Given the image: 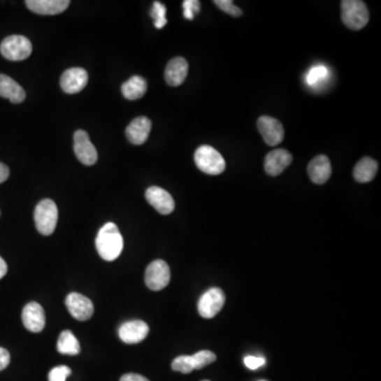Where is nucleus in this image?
Masks as SVG:
<instances>
[{"mask_svg":"<svg viewBox=\"0 0 381 381\" xmlns=\"http://www.w3.org/2000/svg\"><path fill=\"white\" fill-rule=\"evenodd\" d=\"M96 247L99 255L104 261H113L120 257L123 250V238L116 224L107 222L100 229L96 238Z\"/></svg>","mask_w":381,"mask_h":381,"instance_id":"nucleus-1","label":"nucleus"},{"mask_svg":"<svg viewBox=\"0 0 381 381\" xmlns=\"http://www.w3.org/2000/svg\"><path fill=\"white\" fill-rule=\"evenodd\" d=\"M342 22L351 30H361L370 20L368 7L360 0H343L341 3Z\"/></svg>","mask_w":381,"mask_h":381,"instance_id":"nucleus-2","label":"nucleus"},{"mask_svg":"<svg viewBox=\"0 0 381 381\" xmlns=\"http://www.w3.org/2000/svg\"><path fill=\"white\" fill-rule=\"evenodd\" d=\"M57 218H59V210L55 201L51 199H44L35 208V226L43 236H51L55 232Z\"/></svg>","mask_w":381,"mask_h":381,"instance_id":"nucleus-3","label":"nucleus"},{"mask_svg":"<svg viewBox=\"0 0 381 381\" xmlns=\"http://www.w3.org/2000/svg\"><path fill=\"white\" fill-rule=\"evenodd\" d=\"M197 168L208 175H220L226 170V161L220 152L209 145L197 148L194 155Z\"/></svg>","mask_w":381,"mask_h":381,"instance_id":"nucleus-4","label":"nucleus"},{"mask_svg":"<svg viewBox=\"0 0 381 381\" xmlns=\"http://www.w3.org/2000/svg\"><path fill=\"white\" fill-rule=\"evenodd\" d=\"M0 53L9 61H24L32 53V44L27 37L12 35L5 38L0 45Z\"/></svg>","mask_w":381,"mask_h":381,"instance_id":"nucleus-5","label":"nucleus"},{"mask_svg":"<svg viewBox=\"0 0 381 381\" xmlns=\"http://www.w3.org/2000/svg\"><path fill=\"white\" fill-rule=\"evenodd\" d=\"M170 267L162 259H156L148 266L145 271V284L150 290L159 292L170 283Z\"/></svg>","mask_w":381,"mask_h":381,"instance_id":"nucleus-6","label":"nucleus"},{"mask_svg":"<svg viewBox=\"0 0 381 381\" xmlns=\"http://www.w3.org/2000/svg\"><path fill=\"white\" fill-rule=\"evenodd\" d=\"M73 150L76 158L84 166H94L98 161V152L85 131H76L73 136Z\"/></svg>","mask_w":381,"mask_h":381,"instance_id":"nucleus-7","label":"nucleus"},{"mask_svg":"<svg viewBox=\"0 0 381 381\" xmlns=\"http://www.w3.org/2000/svg\"><path fill=\"white\" fill-rule=\"evenodd\" d=\"M226 296L220 288L207 290L199 301V312L203 318L212 319L222 310Z\"/></svg>","mask_w":381,"mask_h":381,"instance_id":"nucleus-8","label":"nucleus"},{"mask_svg":"<svg viewBox=\"0 0 381 381\" xmlns=\"http://www.w3.org/2000/svg\"><path fill=\"white\" fill-rule=\"evenodd\" d=\"M257 129L267 145L275 146L285 137L283 125L278 119L263 116L257 120Z\"/></svg>","mask_w":381,"mask_h":381,"instance_id":"nucleus-9","label":"nucleus"},{"mask_svg":"<svg viewBox=\"0 0 381 381\" xmlns=\"http://www.w3.org/2000/svg\"><path fill=\"white\" fill-rule=\"evenodd\" d=\"M68 312L76 320L87 321L94 315V308L90 299L78 292H71L66 298Z\"/></svg>","mask_w":381,"mask_h":381,"instance_id":"nucleus-10","label":"nucleus"},{"mask_svg":"<svg viewBox=\"0 0 381 381\" xmlns=\"http://www.w3.org/2000/svg\"><path fill=\"white\" fill-rule=\"evenodd\" d=\"M292 155L284 148L271 150L265 157L264 168L269 176H279L292 164Z\"/></svg>","mask_w":381,"mask_h":381,"instance_id":"nucleus-11","label":"nucleus"},{"mask_svg":"<svg viewBox=\"0 0 381 381\" xmlns=\"http://www.w3.org/2000/svg\"><path fill=\"white\" fill-rule=\"evenodd\" d=\"M87 83L88 73L83 68H70L61 76V87L66 94H78L86 87Z\"/></svg>","mask_w":381,"mask_h":381,"instance_id":"nucleus-12","label":"nucleus"},{"mask_svg":"<svg viewBox=\"0 0 381 381\" xmlns=\"http://www.w3.org/2000/svg\"><path fill=\"white\" fill-rule=\"evenodd\" d=\"M145 199L156 211L162 215H168L175 209V201L172 195L159 187H150L146 189Z\"/></svg>","mask_w":381,"mask_h":381,"instance_id":"nucleus-13","label":"nucleus"},{"mask_svg":"<svg viewBox=\"0 0 381 381\" xmlns=\"http://www.w3.org/2000/svg\"><path fill=\"white\" fill-rule=\"evenodd\" d=\"M24 326L32 333H41L46 325L44 308L36 302H30L24 306L22 315Z\"/></svg>","mask_w":381,"mask_h":381,"instance_id":"nucleus-14","label":"nucleus"},{"mask_svg":"<svg viewBox=\"0 0 381 381\" xmlns=\"http://www.w3.org/2000/svg\"><path fill=\"white\" fill-rule=\"evenodd\" d=\"M148 331H150V327L144 321H127L119 329V337L127 345H137L145 339Z\"/></svg>","mask_w":381,"mask_h":381,"instance_id":"nucleus-15","label":"nucleus"},{"mask_svg":"<svg viewBox=\"0 0 381 381\" xmlns=\"http://www.w3.org/2000/svg\"><path fill=\"white\" fill-rule=\"evenodd\" d=\"M68 0H27L26 6L33 13L40 15H57L69 7Z\"/></svg>","mask_w":381,"mask_h":381,"instance_id":"nucleus-16","label":"nucleus"},{"mask_svg":"<svg viewBox=\"0 0 381 381\" xmlns=\"http://www.w3.org/2000/svg\"><path fill=\"white\" fill-rule=\"evenodd\" d=\"M189 71V64L183 57H175L168 62L164 71L166 83L173 87L181 85L185 82Z\"/></svg>","mask_w":381,"mask_h":381,"instance_id":"nucleus-17","label":"nucleus"},{"mask_svg":"<svg viewBox=\"0 0 381 381\" xmlns=\"http://www.w3.org/2000/svg\"><path fill=\"white\" fill-rule=\"evenodd\" d=\"M308 173L312 182L323 185L326 182L331 175V164L329 157L319 155L308 164Z\"/></svg>","mask_w":381,"mask_h":381,"instance_id":"nucleus-18","label":"nucleus"},{"mask_svg":"<svg viewBox=\"0 0 381 381\" xmlns=\"http://www.w3.org/2000/svg\"><path fill=\"white\" fill-rule=\"evenodd\" d=\"M152 129V122L146 117H138L127 129V137L131 143L141 145L148 140Z\"/></svg>","mask_w":381,"mask_h":381,"instance_id":"nucleus-19","label":"nucleus"},{"mask_svg":"<svg viewBox=\"0 0 381 381\" xmlns=\"http://www.w3.org/2000/svg\"><path fill=\"white\" fill-rule=\"evenodd\" d=\"M0 96L8 99L14 104L24 102L26 92L22 86L6 74H0Z\"/></svg>","mask_w":381,"mask_h":381,"instance_id":"nucleus-20","label":"nucleus"},{"mask_svg":"<svg viewBox=\"0 0 381 381\" xmlns=\"http://www.w3.org/2000/svg\"><path fill=\"white\" fill-rule=\"evenodd\" d=\"M378 172V164L371 157H364L360 159L354 168L353 175L356 181L366 183L372 181Z\"/></svg>","mask_w":381,"mask_h":381,"instance_id":"nucleus-21","label":"nucleus"},{"mask_svg":"<svg viewBox=\"0 0 381 381\" xmlns=\"http://www.w3.org/2000/svg\"><path fill=\"white\" fill-rule=\"evenodd\" d=\"M121 90H122L123 96L127 100H139L146 94L148 83L142 76H134L129 81L123 84Z\"/></svg>","mask_w":381,"mask_h":381,"instance_id":"nucleus-22","label":"nucleus"},{"mask_svg":"<svg viewBox=\"0 0 381 381\" xmlns=\"http://www.w3.org/2000/svg\"><path fill=\"white\" fill-rule=\"evenodd\" d=\"M57 352L63 355L76 356L81 351L79 340L70 331H62L57 340Z\"/></svg>","mask_w":381,"mask_h":381,"instance_id":"nucleus-23","label":"nucleus"},{"mask_svg":"<svg viewBox=\"0 0 381 381\" xmlns=\"http://www.w3.org/2000/svg\"><path fill=\"white\" fill-rule=\"evenodd\" d=\"M166 6L162 5L159 1H155V3H152L150 16H152V20H154V24H155L156 28L162 29L168 24V20H166Z\"/></svg>","mask_w":381,"mask_h":381,"instance_id":"nucleus-24","label":"nucleus"},{"mask_svg":"<svg viewBox=\"0 0 381 381\" xmlns=\"http://www.w3.org/2000/svg\"><path fill=\"white\" fill-rule=\"evenodd\" d=\"M327 76H329V69L325 66H315L308 71L306 81H308V85H319V84L324 82L325 79H327Z\"/></svg>","mask_w":381,"mask_h":381,"instance_id":"nucleus-25","label":"nucleus"},{"mask_svg":"<svg viewBox=\"0 0 381 381\" xmlns=\"http://www.w3.org/2000/svg\"><path fill=\"white\" fill-rule=\"evenodd\" d=\"M192 357L193 366L194 370H201L209 364L216 361V355L211 351H201L199 353L191 356Z\"/></svg>","mask_w":381,"mask_h":381,"instance_id":"nucleus-26","label":"nucleus"},{"mask_svg":"<svg viewBox=\"0 0 381 381\" xmlns=\"http://www.w3.org/2000/svg\"><path fill=\"white\" fill-rule=\"evenodd\" d=\"M172 368L175 372L182 373V374H189L194 371L192 357L191 356L182 355L175 358L172 362Z\"/></svg>","mask_w":381,"mask_h":381,"instance_id":"nucleus-27","label":"nucleus"},{"mask_svg":"<svg viewBox=\"0 0 381 381\" xmlns=\"http://www.w3.org/2000/svg\"><path fill=\"white\" fill-rule=\"evenodd\" d=\"M214 5H216V7L220 8L224 13L234 16V17H238V16L243 15L242 10H240V8L236 7L231 0H215V1H214Z\"/></svg>","mask_w":381,"mask_h":381,"instance_id":"nucleus-28","label":"nucleus"},{"mask_svg":"<svg viewBox=\"0 0 381 381\" xmlns=\"http://www.w3.org/2000/svg\"><path fill=\"white\" fill-rule=\"evenodd\" d=\"M183 15L187 20H192L201 11V3L197 0H185L182 3Z\"/></svg>","mask_w":381,"mask_h":381,"instance_id":"nucleus-29","label":"nucleus"},{"mask_svg":"<svg viewBox=\"0 0 381 381\" xmlns=\"http://www.w3.org/2000/svg\"><path fill=\"white\" fill-rule=\"evenodd\" d=\"M71 375V370L66 366H59L57 368H53L49 372V381H66L68 376Z\"/></svg>","mask_w":381,"mask_h":381,"instance_id":"nucleus-30","label":"nucleus"},{"mask_svg":"<svg viewBox=\"0 0 381 381\" xmlns=\"http://www.w3.org/2000/svg\"><path fill=\"white\" fill-rule=\"evenodd\" d=\"M245 366L250 370H257L265 364V359L261 357H253V356H247L244 359Z\"/></svg>","mask_w":381,"mask_h":381,"instance_id":"nucleus-31","label":"nucleus"},{"mask_svg":"<svg viewBox=\"0 0 381 381\" xmlns=\"http://www.w3.org/2000/svg\"><path fill=\"white\" fill-rule=\"evenodd\" d=\"M11 361V356L9 352L3 347H0V372L5 370Z\"/></svg>","mask_w":381,"mask_h":381,"instance_id":"nucleus-32","label":"nucleus"},{"mask_svg":"<svg viewBox=\"0 0 381 381\" xmlns=\"http://www.w3.org/2000/svg\"><path fill=\"white\" fill-rule=\"evenodd\" d=\"M120 381H150L145 377L141 376L139 374H134V373H129V374L123 375L121 377Z\"/></svg>","mask_w":381,"mask_h":381,"instance_id":"nucleus-33","label":"nucleus"},{"mask_svg":"<svg viewBox=\"0 0 381 381\" xmlns=\"http://www.w3.org/2000/svg\"><path fill=\"white\" fill-rule=\"evenodd\" d=\"M10 176V170L6 164L0 162V185L5 182Z\"/></svg>","mask_w":381,"mask_h":381,"instance_id":"nucleus-34","label":"nucleus"},{"mask_svg":"<svg viewBox=\"0 0 381 381\" xmlns=\"http://www.w3.org/2000/svg\"><path fill=\"white\" fill-rule=\"evenodd\" d=\"M8 273V265L5 259L0 257V280L3 279Z\"/></svg>","mask_w":381,"mask_h":381,"instance_id":"nucleus-35","label":"nucleus"},{"mask_svg":"<svg viewBox=\"0 0 381 381\" xmlns=\"http://www.w3.org/2000/svg\"><path fill=\"white\" fill-rule=\"evenodd\" d=\"M203 381H210V380H203Z\"/></svg>","mask_w":381,"mask_h":381,"instance_id":"nucleus-36","label":"nucleus"}]
</instances>
